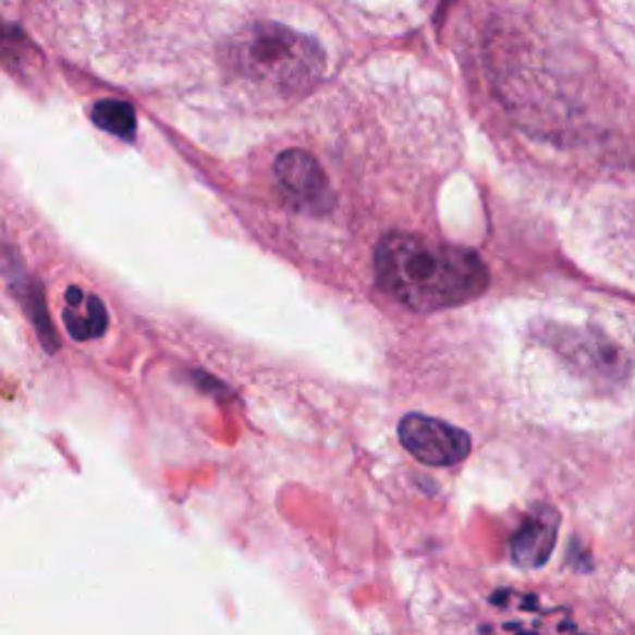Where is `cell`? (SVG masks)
<instances>
[{"label": "cell", "mask_w": 635, "mask_h": 635, "mask_svg": "<svg viewBox=\"0 0 635 635\" xmlns=\"http://www.w3.org/2000/svg\"><path fill=\"white\" fill-rule=\"evenodd\" d=\"M93 118L97 127H102L107 132L118 134V137L130 139L134 132V112L127 102L118 100H105L100 105H95Z\"/></svg>", "instance_id": "cell-8"}, {"label": "cell", "mask_w": 635, "mask_h": 635, "mask_svg": "<svg viewBox=\"0 0 635 635\" xmlns=\"http://www.w3.org/2000/svg\"><path fill=\"white\" fill-rule=\"evenodd\" d=\"M559 536V514L551 506H534L512 536L509 553L522 569H539L549 561Z\"/></svg>", "instance_id": "cell-6"}, {"label": "cell", "mask_w": 635, "mask_h": 635, "mask_svg": "<svg viewBox=\"0 0 635 635\" xmlns=\"http://www.w3.org/2000/svg\"><path fill=\"white\" fill-rule=\"evenodd\" d=\"M375 281L413 310L457 308L489 289V268L472 248L390 234L375 248Z\"/></svg>", "instance_id": "cell-1"}, {"label": "cell", "mask_w": 635, "mask_h": 635, "mask_svg": "<svg viewBox=\"0 0 635 635\" xmlns=\"http://www.w3.org/2000/svg\"><path fill=\"white\" fill-rule=\"evenodd\" d=\"M273 176L293 209L306 213H326L330 207L328 176L316 157L303 149H289L276 159Z\"/></svg>", "instance_id": "cell-5"}, {"label": "cell", "mask_w": 635, "mask_h": 635, "mask_svg": "<svg viewBox=\"0 0 635 635\" xmlns=\"http://www.w3.org/2000/svg\"><path fill=\"white\" fill-rule=\"evenodd\" d=\"M62 318H65L68 333L75 340L100 338L107 330V310L102 306V301L93 296V293L77 289V285H70L65 293V310H62Z\"/></svg>", "instance_id": "cell-7"}, {"label": "cell", "mask_w": 635, "mask_h": 635, "mask_svg": "<svg viewBox=\"0 0 635 635\" xmlns=\"http://www.w3.org/2000/svg\"><path fill=\"white\" fill-rule=\"evenodd\" d=\"M400 442L415 460L432 467H452L467 460L472 450V437L460 427H452L442 419L427 415L402 417L398 427Z\"/></svg>", "instance_id": "cell-4"}, {"label": "cell", "mask_w": 635, "mask_h": 635, "mask_svg": "<svg viewBox=\"0 0 635 635\" xmlns=\"http://www.w3.org/2000/svg\"><path fill=\"white\" fill-rule=\"evenodd\" d=\"M539 340L551 347L571 370L591 382L621 384L631 375L628 357L598 330L549 323L539 328Z\"/></svg>", "instance_id": "cell-3"}, {"label": "cell", "mask_w": 635, "mask_h": 635, "mask_svg": "<svg viewBox=\"0 0 635 635\" xmlns=\"http://www.w3.org/2000/svg\"><path fill=\"white\" fill-rule=\"evenodd\" d=\"M231 80L256 100L289 102L306 97L326 75L328 56L310 35L283 23L258 21L234 33L223 48Z\"/></svg>", "instance_id": "cell-2"}]
</instances>
